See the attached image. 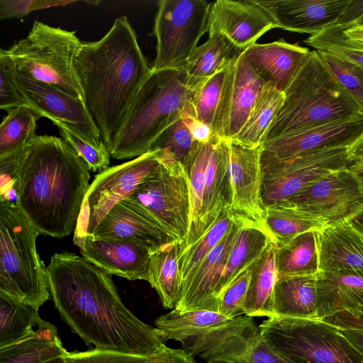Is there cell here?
<instances>
[{
  "label": "cell",
  "instance_id": "6da1fadb",
  "mask_svg": "<svg viewBox=\"0 0 363 363\" xmlns=\"http://www.w3.org/2000/svg\"><path fill=\"white\" fill-rule=\"evenodd\" d=\"M46 270L55 308L87 345L150 357L166 347L155 328L125 306L110 273L69 252L54 254Z\"/></svg>",
  "mask_w": 363,
  "mask_h": 363
},
{
  "label": "cell",
  "instance_id": "7a4b0ae2",
  "mask_svg": "<svg viewBox=\"0 0 363 363\" xmlns=\"http://www.w3.org/2000/svg\"><path fill=\"white\" fill-rule=\"evenodd\" d=\"M76 68L84 103L108 150L151 70L126 16L116 18L100 40L82 42Z\"/></svg>",
  "mask_w": 363,
  "mask_h": 363
},
{
  "label": "cell",
  "instance_id": "3957f363",
  "mask_svg": "<svg viewBox=\"0 0 363 363\" xmlns=\"http://www.w3.org/2000/svg\"><path fill=\"white\" fill-rule=\"evenodd\" d=\"M89 170L62 138L36 135L23 162L17 206L40 235L74 231L90 184Z\"/></svg>",
  "mask_w": 363,
  "mask_h": 363
},
{
  "label": "cell",
  "instance_id": "277c9868",
  "mask_svg": "<svg viewBox=\"0 0 363 363\" xmlns=\"http://www.w3.org/2000/svg\"><path fill=\"white\" fill-rule=\"evenodd\" d=\"M194 89L183 69H151L108 149L111 157L135 159L148 152L155 140L182 118Z\"/></svg>",
  "mask_w": 363,
  "mask_h": 363
},
{
  "label": "cell",
  "instance_id": "5b68a950",
  "mask_svg": "<svg viewBox=\"0 0 363 363\" xmlns=\"http://www.w3.org/2000/svg\"><path fill=\"white\" fill-rule=\"evenodd\" d=\"M284 93L263 143L311 125L362 114L316 50H311Z\"/></svg>",
  "mask_w": 363,
  "mask_h": 363
},
{
  "label": "cell",
  "instance_id": "8992f818",
  "mask_svg": "<svg viewBox=\"0 0 363 363\" xmlns=\"http://www.w3.org/2000/svg\"><path fill=\"white\" fill-rule=\"evenodd\" d=\"M82 44L76 31L35 21L26 37L1 49L0 55L10 62L16 75L50 84L84 101L76 68Z\"/></svg>",
  "mask_w": 363,
  "mask_h": 363
},
{
  "label": "cell",
  "instance_id": "52a82bcc",
  "mask_svg": "<svg viewBox=\"0 0 363 363\" xmlns=\"http://www.w3.org/2000/svg\"><path fill=\"white\" fill-rule=\"evenodd\" d=\"M39 235L17 205L0 202V293L37 310L50 296Z\"/></svg>",
  "mask_w": 363,
  "mask_h": 363
},
{
  "label": "cell",
  "instance_id": "ba28073f",
  "mask_svg": "<svg viewBox=\"0 0 363 363\" xmlns=\"http://www.w3.org/2000/svg\"><path fill=\"white\" fill-rule=\"evenodd\" d=\"M258 327L262 340L289 363H363L342 330L322 320L271 316Z\"/></svg>",
  "mask_w": 363,
  "mask_h": 363
},
{
  "label": "cell",
  "instance_id": "9c48e42d",
  "mask_svg": "<svg viewBox=\"0 0 363 363\" xmlns=\"http://www.w3.org/2000/svg\"><path fill=\"white\" fill-rule=\"evenodd\" d=\"M352 143L328 146L280 160L261 151V197L264 208L287 201L334 170L350 165Z\"/></svg>",
  "mask_w": 363,
  "mask_h": 363
},
{
  "label": "cell",
  "instance_id": "30bf717a",
  "mask_svg": "<svg viewBox=\"0 0 363 363\" xmlns=\"http://www.w3.org/2000/svg\"><path fill=\"white\" fill-rule=\"evenodd\" d=\"M211 3L204 0H160L153 35L156 56L151 69H182L208 31Z\"/></svg>",
  "mask_w": 363,
  "mask_h": 363
},
{
  "label": "cell",
  "instance_id": "8fae6325",
  "mask_svg": "<svg viewBox=\"0 0 363 363\" xmlns=\"http://www.w3.org/2000/svg\"><path fill=\"white\" fill-rule=\"evenodd\" d=\"M153 152L99 172L90 184L74 231L73 242L91 235L108 213L128 198L160 165Z\"/></svg>",
  "mask_w": 363,
  "mask_h": 363
},
{
  "label": "cell",
  "instance_id": "7c38bea8",
  "mask_svg": "<svg viewBox=\"0 0 363 363\" xmlns=\"http://www.w3.org/2000/svg\"><path fill=\"white\" fill-rule=\"evenodd\" d=\"M126 199L157 220L182 245L191 224V201L186 172L175 173L162 164Z\"/></svg>",
  "mask_w": 363,
  "mask_h": 363
},
{
  "label": "cell",
  "instance_id": "4fadbf2b",
  "mask_svg": "<svg viewBox=\"0 0 363 363\" xmlns=\"http://www.w3.org/2000/svg\"><path fill=\"white\" fill-rule=\"evenodd\" d=\"M287 201L327 226L352 220L363 213V179L347 166L333 171Z\"/></svg>",
  "mask_w": 363,
  "mask_h": 363
},
{
  "label": "cell",
  "instance_id": "5bb4252c",
  "mask_svg": "<svg viewBox=\"0 0 363 363\" xmlns=\"http://www.w3.org/2000/svg\"><path fill=\"white\" fill-rule=\"evenodd\" d=\"M18 90L27 105L42 117L51 120L95 146L105 144L84 101L58 89L40 82L16 75Z\"/></svg>",
  "mask_w": 363,
  "mask_h": 363
},
{
  "label": "cell",
  "instance_id": "9a60e30c",
  "mask_svg": "<svg viewBox=\"0 0 363 363\" xmlns=\"http://www.w3.org/2000/svg\"><path fill=\"white\" fill-rule=\"evenodd\" d=\"M223 140L228 151L230 184L228 211L235 217L259 225L268 233L264 228L265 208L261 197L262 145L250 147L233 140Z\"/></svg>",
  "mask_w": 363,
  "mask_h": 363
},
{
  "label": "cell",
  "instance_id": "2e32d148",
  "mask_svg": "<svg viewBox=\"0 0 363 363\" xmlns=\"http://www.w3.org/2000/svg\"><path fill=\"white\" fill-rule=\"evenodd\" d=\"M265 83L242 55L228 67L213 133L233 140L247 122Z\"/></svg>",
  "mask_w": 363,
  "mask_h": 363
},
{
  "label": "cell",
  "instance_id": "e0dca14e",
  "mask_svg": "<svg viewBox=\"0 0 363 363\" xmlns=\"http://www.w3.org/2000/svg\"><path fill=\"white\" fill-rule=\"evenodd\" d=\"M91 236L130 242L145 248L150 254L179 242L157 220L128 199L113 207Z\"/></svg>",
  "mask_w": 363,
  "mask_h": 363
},
{
  "label": "cell",
  "instance_id": "ac0fdd59",
  "mask_svg": "<svg viewBox=\"0 0 363 363\" xmlns=\"http://www.w3.org/2000/svg\"><path fill=\"white\" fill-rule=\"evenodd\" d=\"M363 131V115L329 120L264 142L262 150L280 160L328 146L352 143Z\"/></svg>",
  "mask_w": 363,
  "mask_h": 363
},
{
  "label": "cell",
  "instance_id": "d6986e66",
  "mask_svg": "<svg viewBox=\"0 0 363 363\" xmlns=\"http://www.w3.org/2000/svg\"><path fill=\"white\" fill-rule=\"evenodd\" d=\"M277 28L313 35L342 21L352 0H253Z\"/></svg>",
  "mask_w": 363,
  "mask_h": 363
},
{
  "label": "cell",
  "instance_id": "ffe728a7",
  "mask_svg": "<svg viewBox=\"0 0 363 363\" xmlns=\"http://www.w3.org/2000/svg\"><path fill=\"white\" fill-rule=\"evenodd\" d=\"M275 28L273 19L253 0H218L211 3L208 35L222 34L243 50Z\"/></svg>",
  "mask_w": 363,
  "mask_h": 363
},
{
  "label": "cell",
  "instance_id": "44dd1931",
  "mask_svg": "<svg viewBox=\"0 0 363 363\" xmlns=\"http://www.w3.org/2000/svg\"><path fill=\"white\" fill-rule=\"evenodd\" d=\"M244 222L247 221L237 217L224 238L183 283L180 300L175 310L180 313L196 310L218 312L217 286L225 269L238 229Z\"/></svg>",
  "mask_w": 363,
  "mask_h": 363
},
{
  "label": "cell",
  "instance_id": "7402d4cb",
  "mask_svg": "<svg viewBox=\"0 0 363 363\" xmlns=\"http://www.w3.org/2000/svg\"><path fill=\"white\" fill-rule=\"evenodd\" d=\"M84 258L112 275L149 281L150 253L135 243L86 235L74 242Z\"/></svg>",
  "mask_w": 363,
  "mask_h": 363
},
{
  "label": "cell",
  "instance_id": "603a6c76",
  "mask_svg": "<svg viewBox=\"0 0 363 363\" xmlns=\"http://www.w3.org/2000/svg\"><path fill=\"white\" fill-rule=\"evenodd\" d=\"M260 337L253 317L242 315L189 339L183 345L191 355H199L206 362L230 363Z\"/></svg>",
  "mask_w": 363,
  "mask_h": 363
},
{
  "label": "cell",
  "instance_id": "cb8c5ba5",
  "mask_svg": "<svg viewBox=\"0 0 363 363\" xmlns=\"http://www.w3.org/2000/svg\"><path fill=\"white\" fill-rule=\"evenodd\" d=\"M311 50L284 39L268 43H254L243 55L257 75L265 83L284 92Z\"/></svg>",
  "mask_w": 363,
  "mask_h": 363
},
{
  "label": "cell",
  "instance_id": "d4e9b609",
  "mask_svg": "<svg viewBox=\"0 0 363 363\" xmlns=\"http://www.w3.org/2000/svg\"><path fill=\"white\" fill-rule=\"evenodd\" d=\"M319 272L363 273V231L352 220L317 231Z\"/></svg>",
  "mask_w": 363,
  "mask_h": 363
},
{
  "label": "cell",
  "instance_id": "484cf974",
  "mask_svg": "<svg viewBox=\"0 0 363 363\" xmlns=\"http://www.w3.org/2000/svg\"><path fill=\"white\" fill-rule=\"evenodd\" d=\"M228 163L225 143L215 135L206 172L199 225L191 242L185 249L194 244L215 223L223 211L229 210L230 184Z\"/></svg>",
  "mask_w": 363,
  "mask_h": 363
},
{
  "label": "cell",
  "instance_id": "4316f807",
  "mask_svg": "<svg viewBox=\"0 0 363 363\" xmlns=\"http://www.w3.org/2000/svg\"><path fill=\"white\" fill-rule=\"evenodd\" d=\"M316 293L318 319L339 312L355 315L363 309V273L319 272Z\"/></svg>",
  "mask_w": 363,
  "mask_h": 363
},
{
  "label": "cell",
  "instance_id": "83f0119b",
  "mask_svg": "<svg viewBox=\"0 0 363 363\" xmlns=\"http://www.w3.org/2000/svg\"><path fill=\"white\" fill-rule=\"evenodd\" d=\"M316 282L317 276L278 277L267 318L318 319Z\"/></svg>",
  "mask_w": 363,
  "mask_h": 363
},
{
  "label": "cell",
  "instance_id": "f1b7e54d",
  "mask_svg": "<svg viewBox=\"0 0 363 363\" xmlns=\"http://www.w3.org/2000/svg\"><path fill=\"white\" fill-rule=\"evenodd\" d=\"M69 353L55 326L42 319L31 335L0 348V363H68Z\"/></svg>",
  "mask_w": 363,
  "mask_h": 363
},
{
  "label": "cell",
  "instance_id": "f546056e",
  "mask_svg": "<svg viewBox=\"0 0 363 363\" xmlns=\"http://www.w3.org/2000/svg\"><path fill=\"white\" fill-rule=\"evenodd\" d=\"M272 242L274 243L272 238L256 224L244 222L239 226L217 286L218 304L220 296L230 283L250 268Z\"/></svg>",
  "mask_w": 363,
  "mask_h": 363
},
{
  "label": "cell",
  "instance_id": "4dcf8cb0",
  "mask_svg": "<svg viewBox=\"0 0 363 363\" xmlns=\"http://www.w3.org/2000/svg\"><path fill=\"white\" fill-rule=\"evenodd\" d=\"M244 50L222 34L208 35V39L196 48L182 68L189 86L196 89L215 73L228 67Z\"/></svg>",
  "mask_w": 363,
  "mask_h": 363
},
{
  "label": "cell",
  "instance_id": "1f68e13d",
  "mask_svg": "<svg viewBox=\"0 0 363 363\" xmlns=\"http://www.w3.org/2000/svg\"><path fill=\"white\" fill-rule=\"evenodd\" d=\"M181 243L169 244L150 254L149 283L157 292L164 308L174 309L182 291V279L179 262Z\"/></svg>",
  "mask_w": 363,
  "mask_h": 363
},
{
  "label": "cell",
  "instance_id": "d6a6232c",
  "mask_svg": "<svg viewBox=\"0 0 363 363\" xmlns=\"http://www.w3.org/2000/svg\"><path fill=\"white\" fill-rule=\"evenodd\" d=\"M275 246V243L270 242L250 267V280L242 307L244 315L251 317L269 315L272 293L278 279Z\"/></svg>",
  "mask_w": 363,
  "mask_h": 363
},
{
  "label": "cell",
  "instance_id": "836d02e7",
  "mask_svg": "<svg viewBox=\"0 0 363 363\" xmlns=\"http://www.w3.org/2000/svg\"><path fill=\"white\" fill-rule=\"evenodd\" d=\"M326 223L295 204L285 201L265 208L264 228L276 245L308 231H320Z\"/></svg>",
  "mask_w": 363,
  "mask_h": 363
},
{
  "label": "cell",
  "instance_id": "e575fe53",
  "mask_svg": "<svg viewBox=\"0 0 363 363\" xmlns=\"http://www.w3.org/2000/svg\"><path fill=\"white\" fill-rule=\"evenodd\" d=\"M278 277L317 276L319 273L317 231L301 233L275 246Z\"/></svg>",
  "mask_w": 363,
  "mask_h": 363
},
{
  "label": "cell",
  "instance_id": "d590c367",
  "mask_svg": "<svg viewBox=\"0 0 363 363\" xmlns=\"http://www.w3.org/2000/svg\"><path fill=\"white\" fill-rule=\"evenodd\" d=\"M230 320L218 312L208 310L180 313L172 309L155 320V329L164 342L173 340L183 344L189 339Z\"/></svg>",
  "mask_w": 363,
  "mask_h": 363
},
{
  "label": "cell",
  "instance_id": "8d00e7d4",
  "mask_svg": "<svg viewBox=\"0 0 363 363\" xmlns=\"http://www.w3.org/2000/svg\"><path fill=\"white\" fill-rule=\"evenodd\" d=\"M199 144L181 118L155 140L148 152H155L160 163L169 171L180 173L186 172L185 165Z\"/></svg>",
  "mask_w": 363,
  "mask_h": 363
},
{
  "label": "cell",
  "instance_id": "74e56055",
  "mask_svg": "<svg viewBox=\"0 0 363 363\" xmlns=\"http://www.w3.org/2000/svg\"><path fill=\"white\" fill-rule=\"evenodd\" d=\"M284 100V92L266 84L247 122L233 140L250 147L261 146Z\"/></svg>",
  "mask_w": 363,
  "mask_h": 363
},
{
  "label": "cell",
  "instance_id": "f35d334b",
  "mask_svg": "<svg viewBox=\"0 0 363 363\" xmlns=\"http://www.w3.org/2000/svg\"><path fill=\"white\" fill-rule=\"evenodd\" d=\"M41 320L38 310L0 293V348L31 335Z\"/></svg>",
  "mask_w": 363,
  "mask_h": 363
},
{
  "label": "cell",
  "instance_id": "ab89813d",
  "mask_svg": "<svg viewBox=\"0 0 363 363\" xmlns=\"http://www.w3.org/2000/svg\"><path fill=\"white\" fill-rule=\"evenodd\" d=\"M215 135L206 143H200L191 154L185 165L188 177L191 201V224L186 241L181 245V252L191 242L199 225L206 172L213 146Z\"/></svg>",
  "mask_w": 363,
  "mask_h": 363
},
{
  "label": "cell",
  "instance_id": "60d3db41",
  "mask_svg": "<svg viewBox=\"0 0 363 363\" xmlns=\"http://www.w3.org/2000/svg\"><path fill=\"white\" fill-rule=\"evenodd\" d=\"M42 116L26 105L8 112L0 125V157L27 146L36 137V123Z\"/></svg>",
  "mask_w": 363,
  "mask_h": 363
},
{
  "label": "cell",
  "instance_id": "b9f144b4",
  "mask_svg": "<svg viewBox=\"0 0 363 363\" xmlns=\"http://www.w3.org/2000/svg\"><path fill=\"white\" fill-rule=\"evenodd\" d=\"M236 218L228 209L223 211L215 223L194 244L180 253L182 284L224 238Z\"/></svg>",
  "mask_w": 363,
  "mask_h": 363
},
{
  "label": "cell",
  "instance_id": "7bdbcfd3",
  "mask_svg": "<svg viewBox=\"0 0 363 363\" xmlns=\"http://www.w3.org/2000/svg\"><path fill=\"white\" fill-rule=\"evenodd\" d=\"M343 30L340 22L311 35L304 43L316 51L332 55L363 69V45L348 40Z\"/></svg>",
  "mask_w": 363,
  "mask_h": 363
},
{
  "label": "cell",
  "instance_id": "ee69618b",
  "mask_svg": "<svg viewBox=\"0 0 363 363\" xmlns=\"http://www.w3.org/2000/svg\"><path fill=\"white\" fill-rule=\"evenodd\" d=\"M228 67L217 72L197 86L194 89L191 101L196 118L208 125L212 132L221 100Z\"/></svg>",
  "mask_w": 363,
  "mask_h": 363
},
{
  "label": "cell",
  "instance_id": "f6af8a7d",
  "mask_svg": "<svg viewBox=\"0 0 363 363\" xmlns=\"http://www.w3.org/2000/svg\"><path fill=\"white\" fill-rule=\"evenodd\" d=\"M318 52L340 84L358 106L363 115V69L332 55Z\"/></svg>",
  "mask_w": 363,
  "mask_h": 363
},
{
  "label": "cell",
  "instance_id": "bcb514c9",
  "mask_svg": "<svg viewBox=\"0 0 363 363\" xmlns=\"http://www.w3.org/2000/svg\"><path fill=\"white\" fill-rule=\"evenodd\" d=\"M29 144L0 157V202L17 205L21 169Z\"/></svg>",
  "mask_w": 363,
  "mask_h": 363
},
{
  "label": "cell",
  "instance_id": "7dc6e473",
  "mask_svg": "<svg viewBox=\"0 0 363 363\" xmlns=\"http://www.w3.org/2000/svg\"><path fill=\"white\" fill-rule=\"evenodd\" d=\"M58 128L61 138L70 145L89 171L101 172L108 167L111 155L105 144L95 146L64 127Z\"/></svg>",
  "mask_w": 363,
  "mask_h": 363
},
{
  "label": "cell",
  "instance_id": "c3c4849f",
  "mask_svg": "<svg viewBox=\"0 0 363 363\" xmlns=\"http://www.w3.org/2000/svg\"><path fill=\"white\" fill-rule=\"evenodd\" d=\"M250 280V268L242 272L227 287L220 298L218 313L232 319L244 315L242 311Z\"/></svg>",
  "mask_w": 363,
  "mask_h": 363
},
{
  "label": "cell",
  "instance_id": "681fc988",
  "mask_svg": "<svg viewBox=\"0 0 363 363\" xmlns=\"http://www.w3.org/2000/svg\"><path fill=\"white\" fill-rule=\"evenodd\" d=\"M16 76L10 62L0 55V108L7 112L27 105L26 99L18 90Z\"/></svg>",
  "mask_w": 363,
  "mask_h": 363
},
{
  "label": "cell",
  "instance_id": "f907efd6",
  "mask_svg": "<svg viewBox=\"0 0 363 363\" xmlns=\"http://www.w3.org/2000/svg\"><path fill=\"white\" fill-rule=\"evenodd\" d=\"M68 363H152V358L116 352L99 350L96 348L69 352Z\"/></svg>",
  "mask_w": 363,
  "mask_h": 363
},
{
  "label": "cell",
  "instance_id": "816d5d0a",
  "mask_svg": "<svg viewBox=\"0 0 363 363\" xmlns=\"http://www.w3.org/2000/svg\"><path fill=\"white\" fill-rule=\"evenodd\" d=\"M76 1L0 0V19L20 18L30 12L49 7L66 6Z\"/></svg>",
  "mask_w": 363,
  "mask_h": 363
},
{
  "label": "cell",
  "instance_id": "f5cc1de1",
  "mask_svg": "<svg viewBox=\"0 0 363 363\" xmlns=\"http://www.w3.org/2000/svg\"><path fill=\"white\" fill-rule=\"evenodd\" d=\"M230 363H289L260 337L245 352Z\"/></svg>",
  "mask_w": 363,
  "mask_h": 363
},
{
  "label": "cell",
  "instance_id": "db71d44e",
  "mask_svg": "<svg viewBox=\"0 0 363 363\" xmlns=\"http://www.w3.org/2000/svg\"><path fill=\"white\" fill-rule=\"evenodd\" d=\"M182 119L196 141L206 143L213 137V133L211 128L196 118L191 101L186 106Z\"/></svg>",
  "mask_w": 363,
  "mask_h": 363
},
{
  "label": "cell",
  "instance_id": "11a10c76",
  "mask_svg": "<svg viewBox=\"0 0 363 363\" xmlns=\"http://www.w3.org/2000/svg\"><path fill=\"white\" fill-rule=\"evenodd\" d=\"M321 320L340 330L363 331V309L355 315L347 312H339Z\"/></svg>",
  "mask_w": 363,
  "mask_h": 363
},
{
  "label": "cell",
  "instance_id": "9f6ffc18",
  "mask_svg": "<svg viewBox=\"0 0 363 363\" xmlns=\"http://www.w3.org/2000/svg\"><path fill=\"white\" fill-rule=\"evenodd\" d=\"M152 358V363H196L194 356L187 351L167 346Z\"/></svg>",
  "mask_w": 363,
  "mask_h": 363
},
{
  "label": "cell",
  "instance_id": "6f0895ef",
  "mask_svg": "<svg viewBox=\"0 0 363 363\" xmlns=\"http://www.w3.org/2000/svg\"><path fill=\"white\" fill-rule=\"evenodd\" d=\"M346 18L349 23L363 26V1L352 0Z\"/></svg>",
  "mask_w": 363,
  "mask_h": 363
},
{
  "label": "cell",
  "instance_id": "680465c9",
  "mask_svg": "<svg viewBox=\"0 0 363 363\" xmlns=\"http://www.w3.org/2000/svg\"><path fill=\"white\" fill-rule=\"evenodd\" d=\"M342 24L345 37L352 42L363 45V26L349 23H342Z\"/></svg>",
  "mask_w": 363,
  "mask_h": 363
},
{
  "label": "cell",
  "instance_id": "91938a15",
  "mask_svg": "<svg viewBox=\"0 0 363 363\" xmlns=\"http://www.w3.org/2000/svg\"><path fill=\"white\" fill-rule=\"evenodd\" d=\"M348 159L350 163L363 162V131L349 146Z\"/></svg>",
  "mask_w": 363,
  "mask_h": 363
},
{
  "label": "cell",
  "instance_id": "94428289",
  "mask_svg": "<svg viewBox=\"0 0 363 363\" xmlns=\"http://www.w3.org/2000/svg\"><path fill=\"white\" fill-rule=\"evenodd\" d=\"M345 336L363 355V331L341 330Z\"/></svg>",
  "mask_w": 363,
  "mask_h": 363
},
{
  "label": "cell",
  "instance_id": "6125c7cd",
  "mask_svg": "<svg viewBox=\"0 0 363 363\" xmlns=\"http://www.w3.org/2000/svg\"><path fill=\"white\" fill-rule=\"evenodd\" d=\"M349 167L363 179V162H354L350 164Z\"/></svg>",
  "mask_w": 363,
  "mask_h": 363
},
{
  "label": "cell",
  "instance_id": "be15d7a7",
  "mask_svg": "<svg viewBox=\"0 0 363 363\" xmlns=\"http://www.w3.org/2000/svg\"><path fill=\"white\" fill-rule=\"evenodd\" d=\"M352 221L363 231V213L352 220Z\"/></svg>",
  "mask_w": 363,
  "mask_h": 363
},
{
  "label": "cell",
  "instance_id": "e7e4bbea",
  "mask_svg": "<svg viewBox=\"0 0 363 363\" xmlns=\"http://www.w3.org/2000/svg\"><path fill=\"white\" fill-rule=\"evenodd\" d=\"M206 363H227V362H220V361H208V362H206Z\"/></svg>",
  "mask_w": 363,
  "mask_h": 363
}]
</instances>
